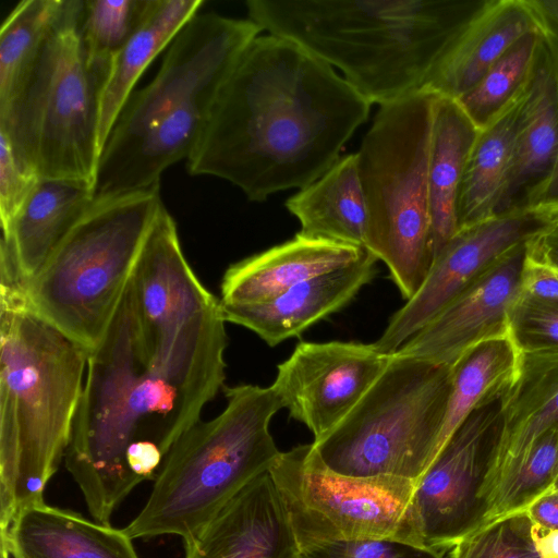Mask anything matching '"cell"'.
Here are the masks:
<instances>
[{
  "instance_id": "cell-7",
  "label": "cell",
  "mask_w": 558,
  "mask_h": 558,
  "mask_svg": "<svg viewBox=\"0 0 558 558\" xmlns=\"http://www.w3.org/2000/svg\"><path fill=\"white\" fill-rule=\"evenodd\" d=\"M162 205L159 185L96 198L23 283L32 307L92 352L109 328Z\"/></svg>"
},
{
  "instance_id": "cell-15",
  "label": "cell",
  "mask_w": 558,
  "mask_h": 558,
  "mask_svg": "<svg viewBox=\"0 0 558 558\" xmlns=\"http://www.w3.org/2000/svg\"><path fill=\"white\" fill-rule=\"evenodd\" d=\"M526 243L496 260L393 354L451 367L482 341L510 331Z\"/></svg>"
},
{
  "instance_id": "cell-18",
  "label": "cell",
  "mask_w": 558,
  "mask_h": 558,
  "mask_svg": "<svg viewBox=\"0 0 558 558\" xmlns=\"http://www.w3.org/2000/svg\"><path fill=\"white\" fill-rule=\"evenodd\" d=\"M142 323L159 331L183 327L217 304L187 263L177 225L162 205L131 278Z\"/></svg>"
},
{
  "instance_id": "cell-10",
  "label": "cell",
  "mask_w": 558,
  "mask_h": 558,
  "mask_svg": "<svg viewBox=\"0 0 558 558\" xmlns=\"http://www.w3.org/2000/svg\"><path fill=\"white\" fill-rule=\"evenodd\" d=\"M450 390L451 367L392 354L354 408L312 449L339 475L416 483L439 451Z\"/></svg>"
},
{
  "instance_id": "cell-26",
  "label": "cell",
  "mask_w": 558,
  "mask_h": 558,
  "mask_svg": "<svg viewBox=\"0 0 558 558\" xmlns=\"http://www.w3.org/2000/svg\"><path fill=\"white\" fill-rule=\"evenodd\" d=\"M477 134V128L456 99L436 95L428 160L435 256L458 231V193Z\"/></svg>"
},
{
  "instance_id": "cell-21",
  "label": "cell",
  "mask_w": 558,
  "mask_h": 558,
  "mask_svg": "<svg viewBox=\"0 0 558 558\" xmlns=\"http://www.w3.org/2000/svg\"><path fill=\"white\" fill-rule=\"evenodd\" d=\"M368 251L303 236L232 264L221 280V304L269 301L298 283L360 260Z\"/></svg>"
},
{
  "instance_id": "cell-31",
  "label": "cell",
  "mask_w": 558,
  "mask_h": 558,
  "mask_svg": "<svg viewBox=\"0 0 558 558\" xmlns=\"http://www.w3.org/2000/svg\"><path fill=\"white\" fill-rule=\"evenodd\" d=\"M542 38L541 29L523 36L469 92L456 99L478 131L488 126L522 95Z\"/></svg>"
},
{
  "instance_id": "cell-30",
  "label": "cell",
  "mask_w": 558,
  "mask_h": 558,
  "mask_svg": "<svg viewBox=\"0 0 558 558\" xmlns=\"http://www.w3.org/2000/svg\"><path fill=\"white\" fill-rule=\"evenodd\" d=\"M65 0H23L0 31V113L5 111L29 74Z\"/></svg>"
},
{
  "instance_id": "cell-4",
  "label": "cell",
  "mask_w": 558,
  "mask_h": 558,
  "mask_svg": "<svg viewBox=\"0 0 558 558\" xmlns=\"http://www.w3.org/2000/svg\"><path fill=\"white\" fill-rule=\"evenodd\" d=\"M0 529L43 504L65 457L88 351L29 304L11 257L0 253Z\"/></svg>"
},
{
  "instance_id": "cell-8",
  "label": "cell",
  "mask_w": 558,
  "mask_h": 558,
  "mask_svg": "<svg viewBox=\"0 0 558 558\" xmlns=\"http://www.w3.org/2000/svg\"><path fill=\"white\" fill-rule=\"evenodd\" d=\"M83 0H65L29 74L0 113V131L39 178L95 184L100 98L110 66L92 62L80 35Z\"/></svg>"
},
{
  "instance_id": "cell-29",
  "label": "cell",
  "mask_w": 558,
  "mask_h": 558,
  "mask_svg": "<svg viewBox=\"0 0 558 558\" xmlns=\"http://www.w3.org/2000/svg\"><path fill=\"white\" fill-rule=\"evenodd\" d=\"M522 95L478 131L458 193V230L494 216L510 165Z\"/></svg>"
},
{
  "instance_id": "cell-32",
  "label": "cell",
  "mask_w": 558,
  "mask_h": 558,
  "mask_svg": "<svg viewBox=\"0 0 558 558\" xmlns=\"http://www.w3.org/2000/svg\"><path fill=\"white\" fill-rule=\"evenodd\" d=\"M558 475V425L542 435L492 496L483 525L525 510ZM482 525V526H483Z\"/></svg>"
},
{
  "instance_id": "cell-12",
  "label": "cell",
  "mask_w": 558,
  "mask_h": 558,
  "mask_svg": "<svg viewBox=\"0 0 558 558\" xmlns=\"http://www.w3.org/2000/svg\"><path fill=\"white\" fill-rule=\"evenodd\" d=\"M498 401L475 410L416 481L410 510L420 544L451 549L482 526L486 512L483 490L499 423Z\"/></svg>"
},
{
  "instance_id": "cell-40",
  "label": "cell",
  "mask_w": 558,
  "mask_h": 558,
  "mask_svg": "<svg viewBox=\"0 0 558 558\" xmlns=\"http://www.w3.org/2000/svg\"><path fill=\"white\" fill-rule=\"evenodd\" d=\"M531 520L544 530H558V487L554 484L525 509Z\"/></svg>"
},
{
  "instance_id": "cell-17",
  "label": "cell",
  "mask_w": 558,
  "mask_h": 558,
  "mask_svg": "<svg viewBox=\"0 0 558 558\" xmlns=\"http://www.w3.org/2000/svg\"><path fill=\"white\" fill-rule=\"evenodd\" d=\"M184 547L185 558H295L300 554L269 471L184 539Z\"/></svg>"
},
{
  "instance_id": "cell-11",
  "label": "cell",
  "mask_w": 558,
  "mask_h": 558,
  "mask_svg": "<svg viewBox=\"0 0 558 558\" xmlns=\"http://www.w3.org/2000/svg\"><path fill=\"white\" fill-rule=\"evenodd\" d=\"M269 473L300 548L380 537L418 543L410 510L413 482L336 474L320 463L312 444L281 452Z\"/></svg>"
},
{
  "instance_id": "cell-1",
  "label": "cell",
  "mask_w": 558,
  "mask_h": 558,
  "mask_svg": "<svg viewBox=\"0 0 558 558\" xmlns=\"http://www.w3.org/2000/svg\"><path fill=\"white\" fill-rule=\"evenodd\" d=\"M221 303L173 333L143 327L131 279L87 374L64 457L96 522L155 480L174 442L223 386Z\"/></svg>"
},
{
  "instance_id": "cell-37",
  "label": "cell",
  "mask_w": 558,
  "mask_h": 558,
  "mask_svg": "<svg viewBox=\"0 0 558 558\" xmlns=\"http://www.w3.org/2000/svg\"><path fill=\"white\" fill-rule=\"evenodd\" d=\"M40 178L16 155L8 136L0 131V220L7 232L14 216Z\"/></svg>"
},
{
  "instance_id": "cell-44",
  "label": "cell",
  "mask_w": 558,
  "mask_h": 558,
  "mask_svg": "<svg viewBox=\"0 0 558 558\" xmlns=\"http://www.w3.org/2000/svg\"><path fill=\"white\" fill-rule=\"evenodd\" d=\"M1 558H12L8 549L1 547Z\"/></svg>"
},
{
  "instance_id": "cell-13",
  "label": "cell",
  "mask_w": 558,
  "mask_h": 558,
  "mask_svg": "<svg viewBox=\"0 0 558 558\" xmlns=\"http://www.w3.org/2000/svg\"><path fill=\"white\" fill-rule=\"evenodd\" d=\"M554 219L542 210L526 209L459 229L435 256L418 291L391 316L375 347L393 354L496 260Z\"/></svg>"
},
{
  "instance_id": "cell-46",
  "label": "cell",
  "mask_w": 558,
  "mask_h": 558,
  "mask_svg": "<svg viewBox=\"0 0 558 558\" xmlns=\"http://www.w3.org/2000/svg\"><path fill=\"white\" fill-rule=\"evenodd\" d=\"M550 268H551V267H550ZM554 270H555V269H554ZM555 271H556V272H557V275H558V271H557V270H555Z\"/></svg>"
},
{
  "instance_id": "cell-16",
  "label": "cell",
  "mask_w": 558,
  "mask_h": 558,
  "mask_svg": "<svg viewBox=\"0 0 558 558\" xmlns=\"http://www.w3.org/2000/svg\"><path fill=\"white\" fill-rule=\"evenodd\" d=\"M557 155L558 87L553 54L543 35L522 95L510 165L494 216L533 209L554 172Z\"/></svg>"
},
{
  "instance_id": "cell-25",
  "label": "cell",
  "mask_w": 558,
  "mask_h": 558,
  "mask_svg": "<svg viewBox=\"0 0 558 558\" xmlns=\"http://www.w3.org/2000/svg\"><path fill=\"white\" fill-rule=\"evenodd\" d=\"M284 206L299 220V234L367 251L368 214L356 153L341 156Z\"/></svg>"
},
{
  "instance_id": "cell-38",
  "label": "cell",
  "mask_w": 558,
  "mask_h": 558,
  "mask_svg": "<svg viewBox=\"0 0 558 558\" xmlns=\"http://www.w3.org/2000/svg\"><path fill=\"white\" fill-rule=\"evenodd\" d=\"M539 302L558 303V275L526 254L520 277V295Z\"/></svg>"
},
{
  "instance_id": "cell-3",
  "label": "cell",
  "mask_w": 558,
  "mask_h": 558,
  "mask_svg": "<svg viewBox=\"0 0 558 558\" xmlns=\"http://www.w3.org/2000/svg\"><path fill=\"white\" fill-rule=\"evenodd\" d=\"M488 0H248V19L343 73L372 105L426 88Z\"/></svg>"
},
{
  "instance_id": "cell-2",
  "label": "cell",
  "mask_w": 558,
  "mask_h": 558,
  "mask_svg": "<svg viewBox=\"0 0 558 558\" xmlns=\"http://www.w3.org/2000/svg\"><path fill=\"white\" fill-rule=\"evenodd\" d=\"M371 107L322 59L259 35L222 86L187 170L229 181L252 202L304 189L341 157Z\"/></svg>"
},
{
  "instance_id": "cell-23",
  "label": "cell",
  "mask_w": 558,
  "mask_h": 558,
  "mask_svg": "<svg viewBox=\"0 0 558 558\" xmlns=\"http://www.w3.org/2000/svg\"><path fill=\"white\" fill-rule=\"evenodd\" d=\"M94 201V187L86 182L38 180L1 235L23 283L36 276Z\"/></svg>"
},
{
  "instance_id": "cell-42",
  "label": "cell",
  "mask_w": 558,
  "mask_h": 558,
  "mask_svg": "<svg viewBox=\"0 0 558 558\" xmlns=\"http://www.w3.org/2000/svg\"><path fill=\"white\" fill-rule=\"evenodd\" d=\"M546 41L548 43V46L553 54L558 87V50L547 39ZM533 209L542 210L544 213L551 215L553 217H558V155L554 172L546 187L535 202Z\"/></svg>"
},
{
  "instance_id": "cell-28",
  "label": "cell",
  "mask_w": 558,
  "mask_h": 558,
  "mask_svg": "<svg viewBox=\"0 0 558 558\" xmlns=\"http://www.w3.org/2000/svg\"><path fill=\"white\" fill-rule=\"evenodd\" d=\"M520 357L510 330L480 342L451 366V390L439 450L475 410L498 401L506 393L518 376Z\"/></svg>"
},
{
  "instance_id": "cell-19",
  "label": "cell",
  "mask_w": 558,
  "mask_h": 558,
  "mask_svg": "<svg viewBox=\"0 0 558 558\" xmlns=\"http://www.w3.org/2000/svg\"><path fill=\"white\" fill-rule=\"evenodd\" d=\"M520 352L518 376L499 400L496 442L483 490L486 510L497 487L531 446L558 425V349Z\"/></svg>"
},
{
  "instance_id": "cell-6",
  "label": "cell",
  "mask_w": 558,
  "mask_h": 558,
  "mask_svg": "<svg viewBox=\"0 0 558 558\" xmlns=\"http://www.w3.org/2000/svg\"><path fill=\"white\" fill-rule=\"evenodd\" d=\"M223 391L225 410L197 421L168 452L148 500L123 529L132 539L168 534L187 539L280 456L269 432L282 408L272 387Z\"/></svg>"
},
{
  "instance_id": "cell-5",
  "label": "cell",
  "mask_w": 558,
  "mask_h": 558,
  "mask_svg": "<svg viewBox=\"0 0 558 558\" xmlns=\"http://www.w3.org/2000/svg\"><path fill=\"white\" fill-rule=\"evenodd\" d=\"M263 29L250 19L196 13L175 35L158 73L133 92L101 150L96 198L151 189L203 136L219 93Z\"/></svg>"
},
{
  "instance_id": "cell-47",
  "label": "cell",
  "mask_w": 558,
  "mask_h": 558,
  "mask_svg": "<svg viewBox=\"0 0 558 558\" xmlns=\"http://www.w3.org/2000/svg\"><path fill=\"white\" fill-rule=\"evenodd\" d=\"M295 558H300V554H299V556H298V557H295Z\"/></svg>"
},
{
  "instance_id": "cell-22",
  "label": "cell",
  "mask_w": 558,
  "mask_h": 558,
  "mask_svg": "<svg viewBox=\"0 0 558 558\" xmlns=\"http://www.w3.org/2000/svg\"><path fill=\"white\" fill-rule=\"evenodd\" d=\"M0 538L12 558H140L123 530L45 502L21 510Z\"/></svg>"
},
{
  "instance_id": "cell-48",
  "label": "cell",
  "mask_w": 558,
  "mask_h": 558,
  "mask_svg": "<svg viewBox=\"0 0 558 558\" xmlns=\"http://www.w3.org/2000/svg\"><path fill=\"white\" fill-rule=\"evenodd\" d=\"M557 477H558V475H557Z\"/></svg>"
},
{
  "instance_id": "cell-41",
  "label": "cell",
  "mask_w": 558,
  "mask_h": 558,
  "mask_svg": "<svg viewBox=\"0 0 558 558\" xmlns=\"http://www.w3.org/2000/svg\"><path fill=\"white\" fill-rule=\"evenodd\" d=\"M539 29L546 39L558 50V0H529Z\"/></svg>"
},
{
  "instance_id": "cell-20",
  "label": "cell",
  "mask_w": 558,
  "mask_h": 558,
  "mask_svg": "<svg viewBox=\"0 0 558 558\" xmlns=\"http://www.w3.org/2000/svg\"><path fill=\"white\" fill-rule=\"evenodd\" d=\"M377 260L367 252L360 260L298 283L269 301L221 304L223 317L275 347L344 307L372 280Z\"/></svg>"
},
{
  "instance_id": "cell-35",
  "label": "cell",
  "mask_w": 558,
  "mask_h": 558,
  "mask_svg": "<svg viewBox=\"0 0 558 558\" xmlns=\"http://www.w3.org/2000/svg\"><path fill=\"white\" fill-rule=\"evenodd\" d=\"M447 550L380 537L315 543L300 548V558H445Z\"/></svg>"
},
{
  "instance_id": "cell-43",
  "label": "cell",
  "mask_w": 558,
  "mask_h": 558,
  "mask_svg": "<svg viewBox=\"0 0 558 558\" xmlns=\"http://www.w3.org/2000/svg\"><path fill=\"white\" fill-rule=\"evenodd\" d=\"M535 545L541 558H558V530H544L536 525Z\"/></svg>"
},
{
  "instance_id": "cell-27",
  "label": "cell",
  "mask_w": 558,
  "mask_h": 558,
  "mask_svg": "<svg viewBox=\"0 0 558 558\" xmlns=\"http://www.w3.org/2000/svg\"><path fill=\"white\" fill-rule=\"evenodd\" d=\"M203 4L204 0H155L142 25L114 56L100 98V150L137 80Z\"/></svg>"
},
{
  "instance_id": "cell-45",
  "label": "cell",
  "mask_w": 558,
  "mask_h": 558,
  "mask_svg": "<svg viewBox=\"0 0 558 558\" xmlns=\"http://www.w3.org/2000/svg\"><path fill=\"white\" fill-rule=\"evenodd\" d=\"M554 484L558 487V477L556 478Z\"/></svg>"
},
{
  "instance_id": "cell-24",
  "label": "cell",
  "mask_w": 558,
  "mask_h": 558,
  "mask_svg": "<svg viewBox=\"0 0 558 558\" xmlns=\"http://www.w3.org/2000/svg\"><path fill=\"white\" fill-rule=\"evenodd\" d=\"M529 0H488L440 63L426 86L458 99L523 36L538 31Z\"/></svg>"
},
{
  "instance_id": "cell-14",
  "label": "cell",
  "mask_w": 558,
  "mask_h": 558,
  "mask_svg": "<svg viewBox=\"0 0 558 558\" xmlns=\"http://www.w3.org/2000/svg\"><path fill=\"white\" fill-rule=\"evenodd\" d=\"M391 357L374 343L302 341L278 365L271 387L290 417L317 440L345 417Z\"/></svg>"
},
{
  "instance_id": "cell-34",
  "label": "cell",
  "mask_w": 558,
  "mask_h": 558,
  "mask_svg": "<svg viewBox=\"0 0 558 558\" xmlns=\"http://www.w3.org/2000/svg\"><path fill=\"white\" fill-rule=\"evenodd\" d=\"M535 527L525 510L505 515L460 539L450 558H541Z\"/></svg>"
},
{
  "instance_id": "cell-39",
  "label": "cell",
  "mask_w": 558,
  "mask_h": 558,
  "mask_svg": "<svg viewBox=\"0 0 558 558\" xmlns=\"http://www.w3.org/2000/svg\"><path fill=\"white\" fill-rule=\"evenodd\" d=\"M526 254L558 271V217L526 242Z\"/></svg>"
},
{
  "instance_id": "cell-36",
  "label": "cell",
  "mask_w": 558,
  "mask_h": 558,
  "mask_svg": "<svg viewBox=\"0 0 558 558\" xmlns=\"http://www.w3.org/2000/svg\"><path fill=\"white\" fill-rule=\"evenodd\" d=\"M510 330L520 350L558 349V303L519 296L510 313Z\"/></svg>"
},
{
  "instance_id": "cell-33",
  "label": "cell",
  "mask_w": 558,
  "mask_h": 558,
  "mask_svg": "<svg viewBox=\"0 0 558 558\" xmlns=\"http://www.w3.org/2000/svg\"><path fill=\"white\" fill-rule=\"evenodd\" d=\"M155 0H83L80 35L88 59L111 68L114 56L142 25Z\"/></svg>"
},
{
  "instance_id": "cell-9",
  "label": "cell",
  "mask_w": 558,
  "mask_h": 558,
  "mask_svg": "<svg viewBox=\"0 0 558 558\" xmlns=\"http://www.w3.org/2000/svg\"><path fill=\"white\" fill-rule=\"evenodd\" d=\"M436 94L423 89L379 106L357 155L368 214L367 251L410 300L434 262L428 160Z\"/></svg>"
}]
</instances>
